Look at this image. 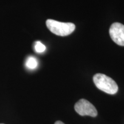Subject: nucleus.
Wrapping results in <instances>:
<instances>
[{
    "label": "nucleus",
    "mask_w": 124,
    "mask_h": 124,
    "mask_svg": "<svg viewBox=\"0 0 124 124\" xmlns=\"http://www.w3.org/2000/svg\"><path fill=\"white\" fill-rule=\"evenodd\" d=\"M93 81L98 89L108 94H115L118 90L116 82L105 74H95L93 77Z\"/></svg>",
    "instance_id": "f257e3e1"
},
{
    "label": "nucleus",
    "mask_w": 124,
    "mask_h": 124,
    "mask_svg": "<svg viewBox=\"0 0 124 124\" xmlns=\"http://www.w3.org/2000/svg\"><path fill=\"white\" fill-rule=\"evenodd\" d=\"M46 27L52 33L60 36L70 35L75 31V25L71 23H62L54 20H47Z\"/></svg>",
    "instance_id": "f03ea898"
},
{
    "label": "nucleus",
    "mask_w": 124,
    "mask_h": 124,
    "mask_svg": "<svg viewBox=\"0 0 124 124\" xmlns=\"http://www.w3.org/2000/svg\"><path fill=\"white\" fill-rule=\"evenodd\" d=\"M75 111L82 116H89L95 117L97 116L98 112L95 106L92 103L85 99H81L75 103Z\"/></svg>",
    "instance_id": "7ed1b4c3"
},
{
    "label": "nucleus",
    "mask_w": 124,
    "mask_h": 124,
    "mask_svg": "<svg viewBox=\"0 0 124 124\" xmlns=\"http://www.w3.org/2000/svg\"><path fill=\"white\" fill-rule=\"evenodd\" d=\"M109 34L113 41L121 46H124V25L120 23H114L109 29Z\"/></svg>",
    "instance_id": "20e7f679"
},
{
    "label": "nucleus",
    "mask_w": 124,
    "mask_h": 124,
    "mask_svg": "<svg viewBox=\"0 0 124 124\" xmlns=\"http://www.w3.org/2000/svg\"><path fill=\"white\" fill-rule=\"evenodd\" d=\"M25 66L29 70H34L38 66V60L33 56H29L25 62Z\"/></svg>",
    "instance_id": "39448f33"
},
{
    "label": "nucleus",
    "mask_w": 124,
    "mask_h": 124,
    "mask_svg": "<svg viewBox=\"0 0 124 124\" xmlns=\"http://www.w3.org/2000/svg\"><path fill=\"white\" fill-rule=\"evenodd\" d=\"M46 49V46L40 41H38L35 44V50L38 53H43Z\"/></svg>",
    "instance_id": "423d86ee"
},
{
    "label": "nucleus",
    "mask_w": 124,
    "mask_h": 124,
    "mask_svg": "<svg viewBox=\"0 0 124 124\" xmlns=\"http://www.w3.org/2000/svg\"><path fill=\"white\" fill-rule=\"evenodd\" d=\"M55 124H64L63 123V122L60 121H56L55 122Z\"/></svg>",
    "instance_id": "0eeeda50"
},
{
    "label": "nucleus",
    "mask_w": 124,
    "mask_h": 124,
    "mask_svg": "<svg viewBox=\"0 0 124 124\" xmlns=\"http://www.w3.org/2000/svg\"></svg>",
    "instance_id": "6e6552de"
}]
</instances>
